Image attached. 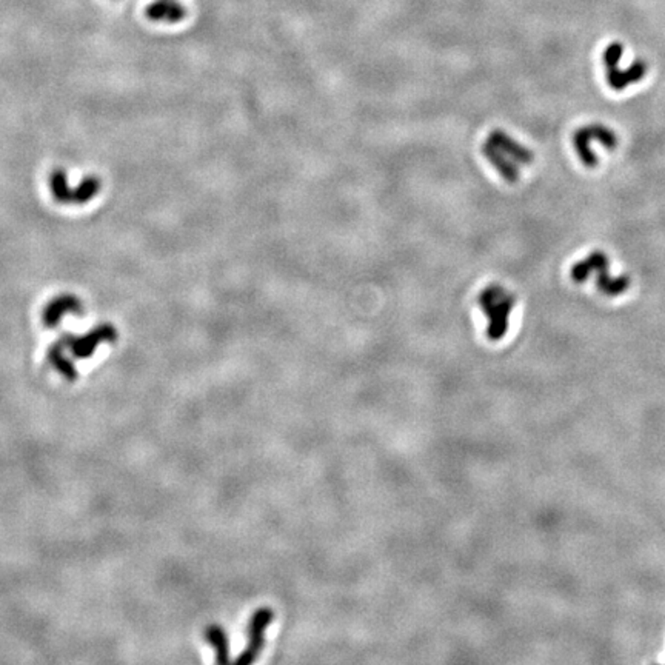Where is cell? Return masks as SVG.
Here are the masks:
<instances>
[{
  "label": "cell",
  "mask_w": 665,
  "mask_h": 665,
  "mask_svg": "<svg viewBox=\"0 0 665 665\" xmlns=\"http://www.w3.org/2000/svg\"><path fill=\"white\" fill-rule=\"evenodd\" d=\"M482 154L507 182H516L520 170L533 162L531 149L502 129L491 131L482 143Z\"/></svg>",
  "instance_id": "1"
},
{
  "label": "cell",
  "mask_w": 665,
  "mask_h": 665,
  "mask_svg": "<svg viewBox=\"0 0 665 665\" xmlns=\"http://www.w3.org/2000/svg\"><path fill=\"white\" fill-rule=\"evenodd\" d=\"M274 619V612L271 608L262 607L253 613L251 619L248 622V644L242 650V653L237 656V665H250L257 659V656L262 651L265 646V630Z\"/></svg>",
  "instance_id": "3"
},
{
  "label": "cell",
  "mask_w": 665,
  "mask_h": 665,
  "mask_svg": "<svg viewBox=\"0 0 665 665\" xmlns=\"http://www.w3.org/2000/svg\"><path fill=\"white\" fill-rule=\"evenodd\" d=\"M147 15L153 20H168V22H177L185 16V10L176 0H156L154 3L148 6Z\"/></svg>",
  "instance_id": "5"
},
{
  "label": "cell",
  "mask_w": 665,
  "mask_h": 665,
  "mask_svg": "<svg viewBox=\"0 0 665 665\" xmlns=\"http://www.w3.org/2000/svg\"><path fill=\"white\" fill-rule=\"evenodd\" d=\"M116 339V330L109 325H102L99 328H95L90 334L84 336V338H74L68 340V345H70L73 354L79 359L90 358L94 353L95 347L105 340H114Z\"/></svg>",
  "instance_id": "4"
},
{
  "label": "cell",
  "mask_w": 665,
  "mask_h": 665,
  "mask_svg": "<svg viewBox=\"0 0 665 665\" xmlns=\"http://www.w3.org/2000/svg\"><path fill=\"white\" fill-rule=\"evenodd\" d=\"M205 639H207L210 646L215 647L216 662L217 664H228L230 662L228 636H227V633H225V630L221 626H217V623L208 626L207 630H205Z\"/></svg>",
  "instance_id": "6"
},
{
  "label": "cell",
  "mask_w": 665,
  "mask_h": 665,
  "mask_svg": "<svg viewBox=\"0 0 665 665\" xmlns=\"http://www.w3.org/2000/svg\"><path fill=\"white\" fill-rule=\"evenodd\" d=\"M48 359H50L51 365L57 370V372L64 376L68 381H76L78 379V370L73 365V362L70 359L65 358L64 352L59 345L53 347L50 352H48Z\"/></svg>",
  "instance_id": "7"
},
{
  "label": "cell",
  "mask_w": 665,
  "mask_h": 665,
  "mask_svg": "<svg viewBox=\"0 0 665 665\" xmlns=\"http://www.w3.org/2000/svg\"><path fill=\"white\" fill-rule=\"evenodd\" d=\"M477 304L489 319L486 338L490 340H500L509 331L510 314L516 304V298L502 285L493 284L481 291Z\"/></svg>",
  "instance_id": "2"
}]
</instances>
